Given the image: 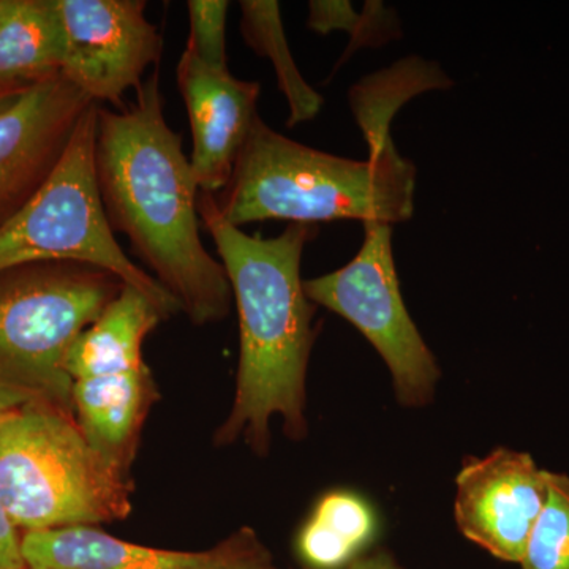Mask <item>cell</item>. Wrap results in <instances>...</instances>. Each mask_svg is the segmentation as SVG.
Returning <instances> with one entry per match:
<instances>
[{
    "instance_id": "cell-1",
    "label": "cell",
    "mask_w": 569,
    "mask_h": 569,
    "mask_svg": "<svg viewBox=\"0 0 569 569\" xmlns=\"http://www.w3.org/2000/svg\"><path fill=\"white\" fill-rule=\"evenodd\" d=\"M96 174L108 222L194 326L219 323L233 301L223 264L206 250L182 137L168 126L159 71L122 110L99 104Z\"/></svg>"
},
{
    "instance_id": "cell-2",
    "label": "cell",
    "mask_w": 569,
    "mask_h": 569,
    "mask_svg": "<svg viewBox=\"0 0 569 569\" xmlns=\"http://www.w3.org/2000/svg\"><path fill=\"white\" fill-rule=\"evenodd\" d=\"M200 222L216 244L239 316V365L230 415L216 447L244 441L258 456L271 449V419L290 440L307 437L306 378L317 335L316 305L301 279L317 224L290 223L276 238L250 236L228 222L212 193L198 197Z\"/></svg>"
},
{
    "instance_id": "cell-3",
    "label": "cell",
    "mask_w": 569,
    "mask_h": 569,
    "mask_svg": "<svg viewBox=\"0 0 569 569\" xmlns=\"http://www.w3.org/2000/svg\"><path fill=\"white\" fill-rule=\"evenodd\" d=\"M415 189L417 168L395 142L358 162L290 140L258 116L217 204L238 228L264 220L395 224L413 216Z\"/></svg>"
},
{
    "instance_id": "cell-4",
    "label": "cell",
    "mask_w": 569,
    "mask_h": 569,
    "mask_svg": "<svg viewBox=\"0 0 569 569\" xmlns=\"http://www.w3.org/2000/svg\"><path fill=\"white\" fill-rule=\"evenodd\" d=\"M133 482L89 445L71 410L33 402L0 419V505L18 530L129 518Z\"/></svg>"
},
{
    "instance_id": "cell-5",
    "label": "cell",
    "mask_w": 569,
    "mask_h": 569,
    "mask_svg": "<svg viewBox=\"0 0 569 569\" xmlns=\"http://www.w3.org/2000/svg\"><path fill=\"white\" fill-rule=\"evenodd\" d=\"M97 130L99 104L92 103L48 181L0 228V272L44 261L97 266L141 291L168 320L181 307L127 257L104 213L96 174Z\"/></svg>"
},
{
    "instance_id": "cell-6",
    "label": "cell",
    "mask_w": 569,
    "mask_h": 569,
    "mask_svg": "<svg viewBox=\"0 0 569 569\" xmlns=\"http://www.w3.org/2000/svg\"><path fill=\"white\" fill-rule=\"evenodd\" d=\"M123 284L107 269L78 261L0 272V376L73 411L67 356Z\"/></svg>"
},
{
    "instance_id": "cell-7",
    "label": "cell",
    "mask_w": 569,
    "mask_h": 569,
    "mask_svg": "<svg viewBox=\"0 0 569 569\" xmlns=\"http://www.w3.org/2000/svg\"><path fill=\"white\" fill-rule=\"evenodd\" d=\"M307 298L356 326L387 362L399 403L429 406L441 377L436 356L408 313L395 254L392 224L365 223L358 254L331 274L305 280Z\"/></svg>"
},
{
    "instance_id": "cell-8",
    "label": "cell",
    "mask_w": 569,
    "mask_h": 569,
    "mask_svg": "<svg viewBox=\"0 0 569 569\" xmlns=\"http://www.w3.org/2000/svg\"><path fill=\"white\" fill-rule=\"evenodd\" d=\"M144 0H58L66 29L62 74L97 104L123 108L146 70L162 58L163 39Z\"/></svg>"
},
{
    "instance_id": "cell-9",
    "label": "cell",
    "mask_w": 569,
    "mask_h": 569,
    "mask_svg": "<svg viewBox=\"0 0 569 569\" xmlns=\"http://www.w3.org/2000/svg\"><path fill=\"white\" fill-rule=\"evenodd\" d=\"M548 473L529 452L509 448L463 460L455 498L460 533L496 559L520 563L548 500Z\"/></svg>"
},
{
    "instance_id": "cell-10",
    "label": "cell",
    "mask_w": 569,
    "mask_h": 569,
    "mask_svg": "<svg viewBox=\"0 0 569 569\" xmlns=\"http://www.w3.org/2000/svg\"><path fill=\"white\" fill-rule=\"evenodd\" d=\"M92 103L59 73L0 110V228L48 181Z\"/></svg>"
},
{
    "instance_id": "cell-11",
    "label": "cell",
    "mask_w": 569,
    "mask_h": 569,
    "mask_svg": "<svg viewBox=\"0 0 569 569\" xmlns=\"http://www.w3.org/2000/svg\"><path fill=\"white\" fill-rule=\"evenodd\" d=\"M28 569H268L272 553L252 527H241L204 550L134 545L96 526L26 531L21 538Z\"/></svg>"
},
{
    "instance_id": "cell-12",
    "label": "cell",
    "mask_w": 569,
    "mask_h": 569,
    "mask_svg": "<svg viewBox=\"0 0 569 569\" xmlns=\"http://www.w3.org/2000/svg\"><path fill=\"white\" fill-rule=\"evenodd\" d=\"M176 80L192 129L194 182L201 193L222 192L257 121L260 82L212 69L186 51Z\"/></svg>"
},
{
    "instance_id": "cell-13",
    "label": "cell",
    "mask_w": 569,
    "mask_h": 569,
    "mask_svg": "<svg viewBox=\"0 0 569 569\" xmlns=\"http://www.w3.org/2000/svg\"><path fill=\"white\" fill-rule=\"evenodd\" d=\"M151 369L110 373L73 381L71 403L89 445L111 467L130 475L146 418L156 403Z\"/></svg>"
},
{
    "instance_id": "cell-14",
    "label": "cell",
    "mask_w": 569,
    "mask_h": 569,
    "mask_svg": "<svg viewBox=\"0 0 569 569\" xmlns=\"http://www.w3.org/2000/svg\"><path fill=\"white\" fill-rule=\"evenodd\" d=\"M164 317L141 291L123 284L121 293L70 348L66 372L71 383L146 366L142 343Z\"/></svg>"
},
{
    "instance_id": "cell-15",
    "label": "cell",
    "mask_w": 569,
    "mask_h": 569,
    "mask_svg": "<svg viewBox=\"0 0 569 569\" xmlns=\"http://www.w3.org/2000/svg\"><path fill=\"white\" fill-rule=\"evenodd\" d=\"M66 51L58 0H10L0 20V81L36 82L62 73Z\"/></svg>"
},
{
    "instance_id": "cell-16",
    "label": "cell",
    "mask_w": 569,
    "mask_h": 569,
    "mask_svg": "<svg viewBox=\"0 0 569 569\" xmlns=\"http://www.w3.org/2000/svg\"><path fill=\"white\" fill-rule=\"evenodd\" d=\"M377 531L372 507L351 490H332L306 520L296 550L306 569H342L359 559Z\"/></svg>"
},
{
    "instance_id": "cell-17",
    "label": "cell",
    "mask_w": 569,
    "mask_h": 569,
    "mask_svg": "<svg viewBox=\"0 0 569 569\" xmlns=\"http://www.w3.org/2000/svg\"><path fill=\"white\" fill-rule=\"evenodd\" d=\"M239 7L242 13L241 31L247 44L274 66L277 84L290 107L287 126L312 121L323 107V99L307 84L296 66L284 37L279 2L242 0Z\"/></svg>"
},
{
    "instance_id": "cell-18",
    "label": "cell",
    "mask_w": 569,
    "mask_h": 569,
    "mask_svg": "<svg viewBox=\"0 0 569 569\" xmlns=\"http://www.w3.org/2000/svg\"><path fill=\"white\" fill-rule=\"evenodd\" d=\"M522 569H569V475L548 473V500L531 530Z\"/></svg>"
},
{
    "instance_id": "cell-19",
    "label": "cell",
    "mask_w": 569,
    "mask_h": 569,
    "mask_svg": "<svg viewBox=\"0 0 569 569\" xmlns=\"http://www.w3.org/2000/svg\"><path fill=\"white\" fill-rule=\"evenodd\" d=\"M309 28L318 33L342 29L351 36L350 50L361 47H381L388 40L400 36L395 11L380 2H367L365 13H355L350 2H310Z\"/></svg>"
},
{
    "instance_id": "cell-20",
    "label": "cell",
    "mask_w": 569,
    "mask_h": 569,
    "mask_svg": "<svg viewBox=\"0 0 569 569\" xmlns=\"http://www.w3.org/2000/svg\"><path fill=\"white\" fill-rule=\"evenodd\" d=\"M227 0H189L190 32L186 52L217 70H228Z\"/></svg>"
},
{
    "instance_id": "cell-21",
    "label": "cell",
    "mask_w": 569,
    "mask_h": 569,
    "mask_svg": "<svg viewBox=\"0 0 569 569\" xmlns=\"http://www.w3.org/2000/svg\"><path fill=\"white\" fill-rule=\"evenodd\" d=\"M22 535L0 505V569H28L21 549Z\"/></svg>"
},
{
    "instance_id": "cell-22",
    "label": "cell",
    "mask_w": 569,
    "mask_h": 569,
    "mask_svg": "<svg viewBox=\"0 0 569 569\" xmlns=\"http://www.w3.org/2000/svg\"><path fill=\"white\" fill-rule=\"evenodd\" d=\"M33 402H44V400L36 392L29 391L28 388L0 376V419L7 417L13 410Z\"/></svg>"
},
{
    "instance_id": "cell-23",
    "label": "cell",
    "mask_w": 569,
    "mask_h": 569,
    "mask_svg": "<svg viewBox=\"0 0 569 569\" xmlns=\"http://www.w3.org/2000/svg\"><path fill=\"white\" fill-rule=\"evenodd\" d=\"M268 569H279L276 567H271ZM342 569H406L400 567L397 563L395 557L391 553L385 552V550H380V552L367 553V556H361L359 559L351 561L350 565H347L346 568Z\"/></svg>"
},
{
    "instance_id": "cell-24",
    "label": "cell",
    "mask_w": 569,
    "mask_h": 569,
    "mask_svg": "<svg viewBox=\"0 0 569 569\" xmlns=\"http://www.w3.org/2000/svg\"><path fill=\"white\" fill-rule=\"evenodd\" d=\"M31 84L32 82L0 81V110L14 102Z\"/></svg>"
},
{
    "instance_id": "cell-25",
    "label": "cell",
    "mask_w": 569,
    "mask_h": 569,
    "mask_svg": "<svg viewBox=\"0 0 569 569\" xmlns=\"http://www.w3.org/2000/svg\"><path fill=\"white\" fill-rule=\"evenodd\" d=\"M10 0H0V20H2L3 14H6L7 9H9Z\"/></svg>"
}]
</instances>
